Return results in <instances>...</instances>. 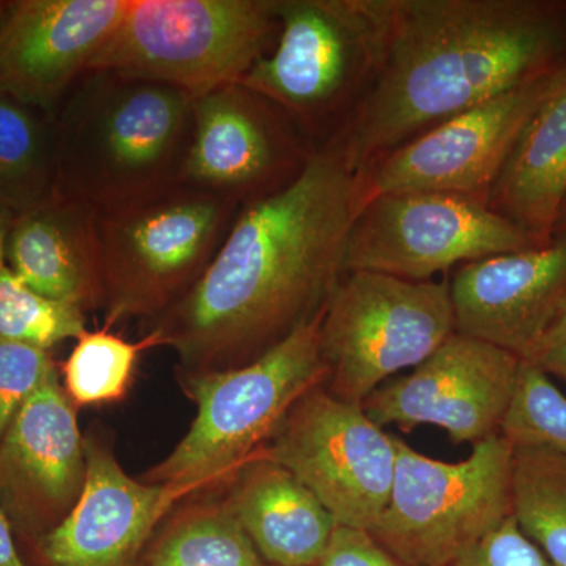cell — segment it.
<instances>
[{
    "label": "cell",
    "instance_id": "cell-1",
    "mask_svg": "<svg viewBox=\"0 0 566 566\" xmlns=\"http://www.w3.org/2000/svg\"><path fill=\"white\" fill-rule=\"evenodd\" d=\"M363 207L359 174L333 144L281 191L245 205L202 277L158 316L153 334L189 374L259 359L326 311L344 281Z\"/></svg>",
    "mask_w": 566,
    "mask_h": 566
},
{
    "label": "cell",
    "instance_id": "cell-2",
    "mask_svg": "<svg viewBox=\"0 0 566 566\" xmlns=\"http://www.w3.org/2000/svg\"><path fill=\"white\" fill-rule=\"evenodd\" d=\"M378 66L333 144L349 169L566 65V3L375 0Z\"/></svg>",
    "mask_w": 566,
    "mask_h": 566
},
{
    "label": "cell",
    "instance_id": "cell-3",
    "mask_svg": "<svg viewBox=\"0 0 566 566\" xmlns=\"http://www.w3.org/2000/svg\"><path fill=\"white\" fill-rule=\"evenodd\" d=\"M193 99L161 82L87 71L52 114L54 192L104 210L177 181Z\"/></svg>",
    "mask_w": 566,
    "mask_h": 566
},
{
    "label": "cell",
    "instance_id": "cell-4",
    "mask_svg": "<svg viewBox=\"0 0 566 566\" xmlns=\"http://www.w3.org/2000/svg\"><path fill=\"white\" fill-rule=\"evenodd\" d=\"M323 315L262 357L229 370L188 375L197 416L172 453L144 479L159 485H211L237 476L277 433L290 409L323 386Z\"/></svg>",
    "mask_w": 566,
    "mask_h": 566
},
{
    "label": "cell",
    "instance_id": "cell-5",
    "mask_svg": "<svg viewBox=\"0 0 566 566\" xmlns=\"http://www.w3.org/2000/svg\"><path fill=\"white\" fill-rule=\"evenodd\" d=\"M277 43L238 84L286 115L312 150L344 129L381 50L375 0H277Z\"/></svg>",
    "mask_w": 566,
    "mask_h": 566
},
{
    "label": "cell",
    "instance_id": "cell-6",
    "mask_svg": "<svg viewBox=\"0 0 566 566\" xmlns=\"http://www.w3.org/2000/svg\"><path fill=\"white\" fill-rule=\"evenodd\" d=\"M240 211L180 181L96 210L109 318L166 314L202 277Z\"/></svg>",
    "mask_w": 566,
    "mask_h": 566
},
{
    "label": "cell",
    "instance_id": "cell-7",
    "mask_svg": "<svg viewBox=\"0 0 566 566\" xmlns=\"http://www.w3.org/2000/svg\"><path fill=\"white\" fill-rule=\"evenodd\" d=\"M277 31V0H128L88 71L161 82L199 98L243 80Z\"/></svg>",
    "mask_w": 566,
    "mask_h": 566
},
{
    "label": "cell",
    "instance_id": "cell-8",
    "mask_svg": "<svg viewBox=\"0 0 566 566\" xmlns=\"http://www.w3.org/2000/svg\"><path fill=\"white\" fill-rule=\"evenodd\" d=\"M389 501L371 536L409 566H449L512 516L513 446L502 434L460 463L416 452L395 438Z\"/></svg>",
    "mask_w": 566,
    "mask_h": 566
},
{
    "label": "cell",
    "instance_id": "cell-9",
    "mask_svg": "<svg viewBox=\"0 0 566 566\" xmlns=\"http://www.w3.org/2000/svg\"><path fill=\"white\" fill-rule=\"evenodd\" d=\"M453 333L449 283L353 271L335 290L319 327L324 389L363 405L395 375L422 364Z\"/></svg>",
    "mask_w": 566,
    "mask_h": 566
},
{
    "label": "cell",
    "instance_id": "cell-10",
    "mask_svg": "<svg viewBox=\"0 0 566 566\" xmlns=\"http://www.w3.org/2000/svg\"><path fill=\"white\" fill-rule=\"evenodd\" d=\"M538 248L485 199L452 192L403 191L363 205L346 243V271L433 281L457 264Z\"/></svg>",
    "mask_w": 566,
    "mask_h": 566
},
{
    "label": "cell",
    "instance_id": "cell-11",
    "mask_svg": "<svg viewBox=\"0 0 566 566\" xmlns=\"http://www.w3.org/2000/svg\"><path fill=\"white\" fill-rule=\"evenodd\" d=\"M260 457L292 472L337 526L371 531L389 501L397 447L363 405L316 386L290 409Z\"/></svg>",
    "mask_w": 566,
    "mask_h": 566
},
{
    "label": "cell",
    "instance_id": "cell-12",
    "mask_svg": "<svg viewBox=\"0 0 566 566\" xmlns=\"http://www.w3.org/2000/svg\"><path fill=\"white\" fill-rule=\"evenodd\" d=\"M560 70L461 112L376 159L359 174L363 205L403 191L461 193L488 202L516 140Z\"/></svg>",
    "mask_w": 566,
    "mask_h": 566
},
{
    "label": "cell",
    "instance_id": "cell-13",
    "mask_svg": "<svg viewBox=\"0 0 566 566\" xmlns=\"http://www.w3.org/2000/svg\"><path fill=\"white\" fill-rule=\"evenodd\" d=\"M292 122L243 84L193 99L188 150L177 181L241 208L289 186L312 155Z\"/></svg>",
    "mask_w": 566,
    "mask_h": 566
},
{
    "label": "cell",
    "instance_id": "cell-14",
    "mask_svg": "<svg viewBox=\"0 0 566 566\" xmlns=\"http://www.w3.org/2000/svg\"><path fill=\"white\" fill-rule=\"evenodd\" d=\"M523 360L515 354L453 333L411 374L378 387L363 406L378 427L405 433L442 428L453 444H479L501 434Z\"/></svg>",
    "mask_w": 566,
    "mask_h": 566
},
{
    "label": "cell",
    "instance_id": "cell-15",
    "mask_svg": "<svg viewBox=\"0 0 566 566\" xmlns=\"http://www.w3.org/2000/svg\"><path fill=\"white\" fill-rule=\"evenodd\" d=\"M84 449L81 493L57 526L20 546L28 566H137L167 510L200 490L136 482L99 442Z\"/></svg>",
    "mask_w": 566,
    "mask_h": 566
},
{
    "label": "cell",
    "instance_id": "cell-16",
    "mask_svg": "<svg viewBox=\"0 0 566 566\" xmlns=\"http://www.w3.org/2000/svg\"><path fill=\"white\" fill-rule=\"evenodd\" d=\"M85 479L84 441L57 368L25 400L0 441V509L24 542L66 516Z\"/></svg>",
    "mask_w": 566,
    "mask_h": 566
},
{
    "label": "cell",
    "instance_id": "cell-17",
    "mask_svg": "<svg viewBox=\"0 0 566 566\" xmlns=\"http://www.w3.org/2000/svg\"><path fill=\"white\" fill-rule=\"evenodd\" d=\"M128 0H17L0 17V93L52 115L91 70Z\"/></svg>",
    "mask_w": 566,
    "mask_h": 566
},
{
    "label": "cell",
    "instance_id": "cell-18",
    "mask_svg": "<svg viewBox=\"0 0 566 566\" xmlns=\"http://www.w3.org/2000/svg\"><path fill=\"white\" fill-rule=\"evenodd\" d=\"M449 289L455 333L531 363L566 297V233L461 264Z\"/></svg>",
    "mask_w": 566,
    "mask_h": 566
},
{
    "label": "cell",
    "instance_id": "cell-19",
    "mask_svg": "<svg viewBox=\"0 0 566 566\" xmlns=\"http://www.w3.org/2000/svg\"><path fill=\"white\" fill-rule=\"evenodd\" d=\"M9 268L33 292L93 307L103 300L96 210L54 192L14 218Z\"/></svg>",
    "mask_w": 566,
    "mask_h": 566
},
{
    "label": "cell",
    "instance_id": "cell-20",
    "mask_svg": "<svg viewBox=\"0 0 566 566\" xmlns=\"http://www.w3.org/2000/svg\"><path fill=\"white\" fill-rule=\"evenodd\" d=\"M566 205V66L521 133L488 207L538 245L551 243Z\"/></svg>",
    "mask_w": 566,
    "mask_h": 566
},
{
    "label": "cell",
    "instance_id": "cell-21",
    "mask_svg": "<svg viewBox=\"0 0 566 566\" xmlns=\"http://www.w3.org/2000/svg\"><path fill=\"white\" fill-rule=\"evenodd\" d=\"M226 504L268 566H316L337 526L292 472L260 455L238 472Z\"/></svg>",
    "mask_w": 566,
    "mask_h": 566
},
{
    "label": "cell",
    "instance_id": "cell-22",
    "mask_svg": "<svg viewBox=\"0 0 566 566\" xmlns=\"http://www.w3.org/2000/svg\"><path fill=\"white\" fill-rule=\"evenodd\" d=\"M52 115L0 93V205L14 214L54 193Z\"/></svg>",
    "mask_w": 566,
    "mask_h": 566
},
{
    "label": "cell",
    "instance_id": "cell-23",
    "mask_svg": "<svg viewBox=\"0 0 566 566\" xmlns=\"http://www.w3.org/2000/svg\"><path fill=\"white\" fill-rule=\"evenodd\" d=\"M512 516L554 566H566V455L513 446Z\"/></svg>",
    "mask_w": 566,
    "mask_h": 566
},
{
    "label": "cell",
    "instance_id": "cell-24",
    "mask_svg": "<svg viewBox=\"0 0 566 566\" xmlns=\"http://www.w3.org/2000/svg\"><path fill=\"white\" fill-rule=\"evenodd\" d=\"M137 566H268L232 510L205 506L178 517Z\"/></svg>",
    "mask_w": 566,
    "mask_h": 566
},
{
    "label": "cell",
    "instance_id": "cell-25",
    "mask_svg": "<svg viewBox=\"0 0 566 566\" xmlns=\"http://www.w3.org/2000/svg\"><path fill=\"white\" fill-rule=\"evenodd\" d=\"M76 340L62 370L66 395L81 406L120 400L132 385L140 353L159 345L153 333L145 340L128 342L107 331H85Z\"/></svg>",
    "mask_w": 566,
    "mask_h": 566
},
{
    "label": "cell",
    "instance_id": "cell-26",
    "mask_svg": "<svg viewBox=\"0 0 566 566\" xmlns=\"http://www.w3.org/2000/svg\"><path fill=\"white\" fill-rule=\"evenodd\" d=\"M84 308L33 292L10 268L0 271V337L50 352L85 333Z\"/></svg>",
    "mask_w": 566,
    "mask_h": 566
},
{
    "label": "cell",
    "instance_id": "cell-27",
    "mask_svg": "<svg viewBox=\"0 0 566 566\" xmlns=\"http://www.w3.org/2000/svg\"><path fill=\"white\" fill-rule=\"evenodd\" d=\"M501 434L512 446L546 447L566 455V397L538 365L521 364Z\"/></svg>",
    "mask_w": 566,
    "mask_h": 566
},
{
    "label": "cell",
    "instance_id": "cell-28",
    "mask_svg": "<svg viewBox=\"0 0 566 566\" xmlns=\"http://www.w3.org/2000/svg\"><path fill=\"white\" fill-rule=\"evenodd\" d=\"M55 370L50 353L0 337V441L14 416Z\"/></svg>",
    "mask_w": 566,
    "mask_h": 566
},
{
    "label": "cell",
    "instance_id": "cell-29",
    "mask_svg": "<svg viewBox=\"0 0 566 566\" xmlns=\"http://www.w3.org/2000/svg\"><path fill=\"white\" fill-rule=\"evenodd\" d=\"M449 566H554L523 534L513 516L506 517Z\"/></svg>",
    "mask_w": 566,
    "mask_h": 566
},
{
    "label": "cell",
    "instance_id": "cell-30",
    "mask_svg": "<svg viewBox=\"0 0 566 566\" xmlns=\"http://www.w3.org/2000/svg\"><path fill=\"white\" fill-rule=\"evenodd\" d=\"M316 566H409L390 554L364 528L335 526Z\"/></svg>",
    "mask_w": 566,
    "mask_h": 566
},
{
    "label": "cell",
    "instance_id": "cell-31",
    "mask_svg": "<svg viewBox=\"0 0 566 566\" xmlns=\"http://www.w3.org/2000/svg\"><path fill=\"white\" fill-rule=\"evenodd\" d=\"M0 566H28L9 517L0 509Z\"/></svg>",
    "mask_w": 566,
    "mask_h": 566
},
{
    "label": "cell",
    "instance_id": "cell-32",
    "mask_svg": "<svg viewBox=\"0 0 566 566\" xmlns=\"http://www.w3.org/2000/svg\"><path fill=\"white\" fill-rule=\"evenodd\" d=\"M532 364L538 365L545 374L557 376L566 382V340L539 354Z\"/></svg>",
    "mask_w": 566,
    "mask_h": 566
},
{
    "label": "cell",
    "instance_id": "cell-33",
    "mask_svg": "<svg viewBox=\"0 0 566 566\" xmlns=\"http://www.w3.org/2000/svg\"><path fill=\"white\" fill-rule=\"evenodd\" d=\"M566 340V297L558 308L557 315L554 316L553 323L547 327L546 334L543 335L542 342H539L538 352L535 357L539 354L547 352V349L554 348V346L564 344ZM534 359L532 360H535ZM531 360V363H532Z\"/></svg>",
    "mask_w": 566,
    "mask_h": 566
},
{
    "label": "cell",
    "instance_id": "cell-34",
    "mask_svg": "<svg viewBox=\"0 0 566 566\" xmlns=\"http://www.w3.org/2000/svg\"><path fill=\"white\" fill-rule=\"evenodd\" d=\"M14 214L13 211L9 210V208L0 205V271L9 268V262H7V255H9V241L11 227H13Z\"/></svg>",
    "mask_w": 566,
    "mask_h": 566
},
{
    "label": "cell",
    "instance_id": "cell-35",
    "mask_svg": "<svg viewBox=\"0 0 566 566\" xmlns=\"http://www.w3.org/2000/svg\"><path fill=\"white\" fill-rule=\"evenodd\" d=\"M560 233H566V205L564 210L560 212V218H558L556 230H554V237Z\"/></svg>",
    "mask_w": 566,
    "mask_h": 566
},
{
    "label": "cell",
    "instance_id": "cell-36",
    "mask_svg": "<svg viewBox=\"0 0 566 566\" xmlns=\"http://www.w3.org/2000/svg\"><path fill=\"white\" fill-rule=\"evenodd\" d=\"M7 2H0V17H2L3 10H6Z\"/></svg>",
    "mask_w": 566,
    "mask_h": 566
}]
</instances>
